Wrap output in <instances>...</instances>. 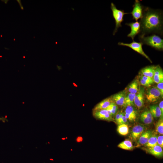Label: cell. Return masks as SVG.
Instances as JSON below:
<instances>
[{"label":"cell","instance_id":"1","mask_svg":"<svg viewBox=\"0 0 163 163\" xmlns=\"http://www.w3.org/2000/svg\"><path fill=\"white\" fill-rule=\"evenodd\" d=\"M141 35L151 33L162 35L163 33V13L161 11L144 7L139 21Z\"/></svg>","mask_w":163,"mask_h":163},{"label":"cell","instance_id":"2","mask_svg":"<svg viewBox=\"0 0 163 163\" xmlns=\"http://www.w3.org/2000/svg\"><path fill=\"white\" fill-rule=\"evenodd\" d=\"M139 39L143 45L149 46L157 50H163V40L158 35L154 34L146 37L139 35Z\"/></svg>","mask_w":163,"mask_h":163},{"label":"cell","instance_id":"3","mask_svg":"<svg viewBox=\"0 0 163 163\" xmlns=\"http://www.w3.org/2000/svg\"><path fill=\"white\" fill-rule=\"evenodd\" d=\"M110 8L115 22V27L113 33V35H114L119 28L122 26L121 24L123 21L124 15L129 13L125 12L123 10L118 9L112 2L111 3Z\"/></svg>","mask_w":163,"mask_h":163},{"label":"cell","instance_id":"4","mask_svg":"<svg viewBox=\"0 0 163 163\" xmlns=\"http://www.w3.org/2000/svg\"><path fill=\"white\" fill-rule=\"evenodd\" d=\"M144 95L147 101L150 103L155 102L163 97L156 87L149 89Z\"/></svg>","mask_w":163,"mask_h":163},{"label":"cell","instance_id":"5","mask_svg":"<svg viewBox=\"0 0 163 163\" xmlns=\"http://www.w3.org/2000/svg\"><path fill=\"white\" fill-rule=\"evenodd\" d=\"M118 45L126 46L130 48L135 51L144 56L149 60L150 62H152L143 50L142 48L143 44L140 42H137L134 41V40L130 43H125L123 42H119L118 43Z\"/></svg>","mask_w":163,"mask_h":163},{"label":"cell","instance_id":"6","mask_svg":"<svg viewBox=\"0 0 163 163\" xmlns=\"http://www.w3.org/2000/svg\"><path fill=\"white\" fill-rule=\"evenodd\" d=\"M133 7V10L130 13L132 14L133 19L137 21L142 16L144 7L142 5L140 2L138 0L135 1Z\"/></svg>","mask_w":163,"mask_h":163},{"label":"cell","instance_id":"7","mask_svg":"<svg viewBox=\"0 0 163 163\" xmlns=\"http://www.w3.org/2000/svg\"><path fill=\"white\" fill-rule=\"evenodd\" d=\"M146 127L143 125L141 124L135 125L132 128L130 137L133 141L138 140L142 134L146 130Z\"/></svg>","mask_w":163,"mask_h":163},{"label":"cell","instance_id":"8","mask_svg":"<svg viewBox=\"0 0 163 163\" xmlns=\"http://www.w3.org/2000/svg\"><path fill=\"white\" fill-rule=\"evenodd\" d=\"M92 114L94 117L97 119L108 121H114L112 117L108 113L106 109L92 111Z\"/></svg>","mask_w":163,"mask_h":163},{"label":"cell","instance_id":"9","mask_svg":"<svg viewBox=\"0 0 163 163\" xmlns=\"http://www.w3.org/2000/svg\"><path fill=\"white\" fill-rule=\"evenodd\" d=\"M144 89L139 87L138 91L136 94L134 99V104L139 109L142 107L144 104Z\"/></svg>","mask_w":163,"mask_h":163},{"label":"cell","instance_id":"10","mask_svg":"<svg viewBox=\"0 0 163 163\" xmlns=\"http://www.w3.org/2000/svg\"><path fill=\"white\" fill-rule=\"evenodd\" d=\"M143 149L146 152L159 158H161L163 156L162 148L158 145L149 147H145Z\"/></svg>","mask_w":163,"mask_h":163},{"label":"cell","instance_id":"11","mask_svg":"<svg viewBox=\"0 0 163 163\" xmlns=\"http://www.w3.org/2000/svg\"><path fill=\"white\" fill-rule=\"evenodd\" d=\"M125 24L129 26L131 28L130 32L127 35V37L131 38L133 41L135 37L140 32V23L139 22L137 21L135 22L126 23Z\"/></svg>","mask_w":163,"mask_h":163},{"label":"cell","instance_id":"12","mask_svg":"<svg viewBox=\"0 0 163 163\" xmlns=\"http://www.w3.org/2000/svg\"><path fill=\"white\" fill-rule=\"evenodd\" d=\"M124 113L127 120L130 122H133L136 120L138 116V112L133 106H126Z\"/></svg>","mask_w":163,"mask_h":163},{"label":"cell","instance_id":"13","mask_svg":"<svg viewBox=\"0 0 163 163\" xmlns=\"http://www.w3.org/2000/svg\"><path fill=\"white\" fill-rule=\"evenodd\" d=\"M153 79L154 82L157 84L163 81V71L159 65L155 66Z\"/></svg>","mask_w":163,"mask_h":163},{"label":"cell","instance_id":"14","mask_svg":"<svg viewBox=\"0 0 163 163\" xmlns=\"http://www.w3.org/2000/svg\"><path fill=\"white\" fill-rule=\"evenodd\" d=\"M125 95L123 92H120L113 94L111 97L113 101L117 105L124 106Z\"/></svg>","mask_w":163,"mask_h":163},{"label":"cell","instance_id":"15","mask_svg":"<svg viewBox=\"0 0 163 163\" xmlns=\"http://www.w3.org/2000/svg\"><path fill=\"white\" fill-rule=\"evenodd\" d=\"M113 101L110 97L106 98L97 104L93 108L92 111L105 109Z\"/></svg>","mask_w":163,"mask_h":163},{"label":"cell","instance_id":"16","mask_svg":"<svg viewBox=\"0 0 163 163\" xmlns=\"http://www.w3.org/2000/svg\"><path fill=\"white\" fill-rule=\"evenodd\" d=\"M152 132L150 130H145L138 139L137 147L145 145L147 143L151 135Z\"/></svg>","mask_w":163,"mask_h":163},{"label":"cell","instance_id":"17","mask_svg":"<svg viewBox=\"0 0 163 163\" xmlns=\"http://www.w3.org/2000/svg\"><path fill=\"white\" fill-rule=\"evenodd\" d=\"M140 119L145 124H149L153 122L154 118L149 111L147 110L141 114Z\"/></svg>","mask_w":163,"mask_h":163},{"label":"cell","instance_id":"18","mask_svg":"<svg viewBox=\"0 0 163 163\" xmlns=\"http://www.w3.org/2000/svg\"><path fill=\"white\" fill-rule=\"evenodd\" d=\"M149 111L153 118L163 117H162L161 112L158 105H151L149 106Z\"/></svg>","mask_w":163,"mask_h":163},{"label":"cell","instance_id":"19","mask_svg":"<svg viewBox=\"0 0 163 163\" xmlns=\"http://www.w3.org/2000/svg\"><path fill=\"white\" fill-rule=\"evenodd\" d=\"M155 66H149L146 67L141 70L142 75L153 78Z\"/></svg>","mask_w":163,"mask_h":163},{"label":"cell","instance_id":"20","mask_svg":"<svg viewBox=\"0 0 163 163\" xmlns=\"http://www.w3.org/2000/svg\"><path fill=\"white\" fill-rule=\"evenodd\" d=\"M158 136L156 132H152L148 142L144 145V146L146 147H152L158 145L157 142Z\"/></svg>","mask_w":163,"mask_h":163},{"label":"cell","instance_id":"21","mask_svg":"<svg viewBox=\"0 0 163 163\" xmlns=\"http://www.w3.org/2000/svg\"><path fill=\"white\" fill-rule=\"evenodd\" d=\"M118 147L126 150H131L134 148L132 141L128 139H126L120 143L118 145Z\"/></svg>","mask_w":163,"mask_h":163},{"label":"cell","instance_id":"22","mask_svg":"<svg viewBox=\"0 0 163 163\" xmlns=\"http://www.w3.org/2000/svg\"><path fill=\"white\" fill-rule=\"evenodd\" d=\"M136 94L129 93L126 96L124 99V106L134 105V99Z\"/></svg>","mask_w":163,"mask_h":163},{"label":"cell","instance_id":"23","mask_svg":"<svg viewBox=\"0 0 163 163\" xmlns=\"http://www.w3.org/2000/svg\"><path fill=\"white\" fill-rule=\"evenodd\" d=\"M139 83L137 80L133 82L129 85L128 91L129 93L136 94L139 91Z\"/></svg>","mask_w":163,"mask_h":163},{"label":"cell","instance_id":"24","mask_svg":"<svg viewBox=\"0 0 163 163\" xmlns=\"http://www.w3.org/2000/svg\"><path fill=\"white\" fill-rule=\"evenodd\" d=\"M117 131L121 135L125 136L129 132V128L127 124H121L119 125L117 128Z\"/></svg>","mask_w":163,"mask_h":163},{"label":"cell","instance_id":"25","mask_svg":"<svg viewBox=\"0 0 163 163\" xmlns=\"http://www.w3.org/2000/svg\"><path fill=\"white\" fill-rule=\"evenodd\" d=\"M155 130L157 133L161 135L163 134V117L160 118L155 125Z\"/></svg>","mask_w":163,"mask_h":163},{"label":"cell","instance_id":"26","mask_svg":"<svg viewBox=\"0 0 163 163\" xmlns=\"http://www.w3.org/2000/svg\"><path fill=\"white\" fill-rule=\"evenodd\" d=\"M105 109L110 111L113 117L117 113L118 110V107L117 105L113 101Z\"/></svg>","mask_w":163,"mask_h":163},{"label":"cell","instance_id":"27","mask_svg":"<svg viewBox=\"0 0 163 163\" xmlns=\"http://www.w3.org/2000/svg\"><path fill=\"white\" fill-rule=\"evenodd\" d=\"M157 142L158 145L162 148L163 147V135H161L158 136Z\"/></svg>","mask_w":163,"mask_h":163},{"label":"cell","instance_id":"28","mask_svg":"<svg viewBox=\"0 0 163 163\" xmlns=\"http://www.w3.org/2000/svg\"><path fill=\"white\" fill-rule=\"evenodd\" d=\"M141 78L151 85L154 82L153 78H152L142 75L141 76Z\"/></svg>","mask_w":163,"mask_h":163},{"label":"cell","instance_id":"29","mask_svg":"<svg viewBox=\"0 0 163 163\" xmlns=\"http://www.w3.org/2000/svg\"><path fill=\"white\" fill-rule=\"evenodd\" d=\"M157 88L159 91L161 95H163V81L157 84Z\"/></svg>","mask_w":163,"mask_h":163},{"label":"cell","instance_id":"30","mask_svg":"<svg viewBox=\"0 0 163 163\" xmlns=\"http://www.w3.org/2000/svg\"><path fill=\"white\" fill-rule=\"evenodd\" d=\"M140 82L142 86L146 87H149L151 85V84H150L141 78L140 79Z\"/></svg>","mask_w":163,"mask_h":163},{"label":"cell","instance_id":"31","mask_svg":"<svg viewBox=\"0 0 163 163\" xmlns=\"http://www.w3.org/2000/svg\"><path fill=\"white\" fill-rule=\"evenodd\" d=\"M121 124H126L127 125L128 124L127 120L126 118L124 112L123 113V117H122V121Z\"/></svg>","mask_w":163,"mask_h":163},{"label":"cell","instance_id":"32","mask_svg":"<svg viewBox=\"0 0 163 163\" xmlns=\"http://www.w3.org/2000/svg\"><path fill=\"white\" fill-rule=\"evenodd\" d=\"M120 112H117L116 114V116L115 118V120L116 121V123L119 125V121L120 119Z\"/></svg>","mask_w":163,"mask_h":163},{"label":"cell","instance_id":"33","mask_svg":"<svg viewBox=\"0 0 163 163\" xmlns=\"http://www.w3.org/2000/svg\"><path fill=\"white\" fill-rule=\"evenodd\" d=\"M159 107L160 109L162 117H163V101H161L159 103Z\"/></svg>","mask_w":163,"mask_h":163},{"label":"cell","instance_id":"34","mask_svg":"<svg viewBox=\"0 0 163 163\" xmlns=\"http://www.w3.org/2000/svg\"><path fill=\"white\" fill-rule=\"evenodd\" d=\"M123 112L121 111L120 112V119H119V125H120L121 124V121H122V117L123 115Z\"/></svg>","mask_w":163,"mask_h":163},{"label":"cell","instance_id":"35","mask_svg":"<svg viewBox=\"0 0 163 163\" xmlns=\"http://www.w3.org/2000/svg\"><path fill=\"white\" fill-rule=\"evenodd\" d=\"M0 120L2 121L3 122H5V121H8V120L6 118L4 117H0Z\"/></svg>","mask_w":163,"mask_h":163},{"label":"cell","instance_id":"36","mask_svg":"<svg viewBox=\"0 0 163 163\" xmlns=\"http://www.w3.org/2000/svg\"><path fill=\"white\" fill-rule=\"evenodd\" d=\"M17 1L18 2L19 4L21 9L22 10H24L23 7L21 4V1L20 0H17Z\"/></svg>","mask_w":163,"mask_h":163},{"label":"cell","instance_id":"37","mask_svg":"<svg viewBox=\"0 0 163 163\" xmlns=\"http://www.w3.org/2000/svg\"><path fill=\"white\" fill-rule=\"evenodd\" d=\"M14 41L15 40V39H14Z\"/></svg>","mask_w":163,"mask_h":163}]
</instances>
